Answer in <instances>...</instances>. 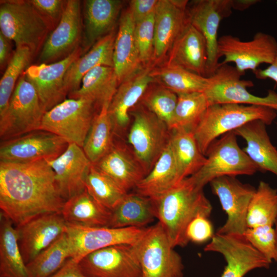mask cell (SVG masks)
Wrapping results in <instances>:
<instances>
[{
    "label": "cell",
    "instance_id": "6da1fadb",
    "mask_svg": "<svg viewBox=\"0 0 277 277\" xmlns=\"http://www.w3.org/2000/svg\"><path fill=\"white\" fill-rule=\"evenodd\" d=\"M65 201L46 160L17 163L0 162L1 213L16 226L38 215L61 213Z\"/></svg>",
    "mask_w": 277,
    "mask_h": 277
},
{
    "label": "cell",
    "instance_id": "7a4b0ae2",
    "mask_svg": "<svg viewBox=\"0 0 277 277\" xmlns=\"http://www.w3.org/2000/svg\"><path fill=\"white\" fill-rule=\"evenodd\" d=\"M153 201L156 219L174 248L184 247L189 242L186 231L194 218L199 215L209 217L212 210L203 189L196 186L189 177Z\"/></svg>",
    "mask_w": 277,
    "mask_h": 277
},
{
    "label": "cell",
    "instance_id": "3957f363",
    "mask_svg": "<svg viewBox=\"0 0 277 277\" xmlns=\"http://www.w3.org/2000/svg\"><path fill=\"white\" fill-rule=\"evenodd\" d=\"M277 116L276 110L269 107L238 104H217L209 106L193 131L203 154L217 138L253 121L270 125Z\"/></svg>",
    "mask_w": 277,
    "mask_h": 277
},
{
    "label": "cell",
    "instance_id": "277c9868",
    "mask_svg": "<svg viewBox=\"0 0 277 277\" xmlns=\"http://www.w3.org/2000/svg\"><path fill=\"white\" fill-rule=\"evenodd\" d=\"M0 32L15 48L26 47L34 56L53 29L29 0L1 1Z\"/></svg>",
    "mask_w": 277,
    "mask_h": 277
},
{
    "label": "cell",
    "instance_id": "5b68a950",
    "mask_svg": "<svg viewBox=\"0 0 277 277\" xmlns=\"http://www.w3.org/2000/svg\"><path fill=\"white\" fill-rule=\"evenodd\" d=\"M236 136L231 131L212 144L206 153L204 165L189 177L196 186L203 189L208 183L220 177L251 175L259 171L239 146Z\"/></svg>",
    "mask_w": 277,
    "mask_h": 277
},
{
    "label": "cell",
    "instance_id": "8992f818",
    "mask_svg": "<svg viewBox=\"0 0 277 277\" xmlns=\"http://www.w3.org/2000/svg\"><path fill=\"white\" fill-rule=\"evenodd\" d=\"M130 115L133 121L128 131V142L147 175L169 144L171 130L141 104L136 105Z\"/></svg>",
    "mask_w": 277,
    "mask_h": 277
},
{
    "label": "cell",
    "instance_id": "52a82bcc",
    "mask_svg": "<svg viewBox=\"0 0 277 277\" xmlns=\"http://www.w3.org/2000/svg\"><path fill=\"white\" fill-rule=\"evenodd\" d=\"M99 111L90 100L68 98L45 112L39 130L51 132L69 144L83 147Z\"/></svg>",
    "mask_w": 277,
    "mask_h": 277
},
{
    "label": "cell",
    "instance_id": "ba28073f",
    "mask_svg": "<svg viewBox=\"0 0 277 277\" xmlns=\"http://www.w3.org/2000/svg\"><path fill=\"white\" fill-rule=\"evenodd\" d=\"M45 112L35 89L23 73L6 112L0 116L1 141L39 130Z\"/></svg>",
    "mask_w": 277,
    "mask_h": 277
},
{
    "label": "cell",
    "instance_id": "9c48e42d",
    "mask_svg": "<svg viewBox=\"0 0 277 277\" xmlns=\"http://www.w3.org/2000/svg\"><path fill=\"white\" fill-rule=\"evenodd\" d=\"M142 277H183L181 255L160 222L149 227L136 245Z\"/></svg>",
    "mask_w": 277,
    "mask_h": 277
},
{
    "label": "cell",
    "instance_id": "30bf717a",
    "mask_svg": "<svg viewBox=\"0 0 277 277\" xmlns=\"http://www.w3.org/2000/svg\"><path fill=\"white\" fill-rule=\"evenodd\" d=\"M235 66L219 64L208 77L209 83L204 93L209 106L217 104L260 105L277 110V93L269 90L265 96L251 94L247 88L254 86L251 80L241 79L243 75Z\"/></svg>",
    "mask_w": 277,
    "mask_h": 277
},
{
    "label": "cell",
    "instance_id": "8fae6325",
    "mask_svg": "<svg viewBox=\"0 0 277 277\" xmlns=\"http://www.w3.org/2000/svg\"><path fill=\"white\" fill-rule=\"evenodd\" d=\"M277 54V41L271 35L258 32L248 41H241L231 34L223 35L218 39V54L224 60L220 64L233 63L243 74L253 72L263 64L270 65Z\"/></svg>",
    "mask_w": 277,
    "mask_h": 277
},
{
    "label": "cell",
    "instance_id": "7c38bea8",
    "mask_svg": "<svg viewBox=\"0 0 277 277\" xmlns=\"http://www.w3.org/2000/svg\"><path fill=\"white\" fill-rule=\"evenodd\" d=\"M147 227L110 228L87 227L67 223L66 234L71 259L78 262L88 254L108 246L128 244L135 245Z\"/></svg>",
    "mask_w": 277,
    "mask_h": 277
},
{
    "label": "cell",
    "instance_id": "4fadbf2b",
    "mask_svg": "<svg viewBox=\"0 0 277 277\" xmlns=\"http://www.w3.org/2000/svg\"><path fill=\"white\" fill-rule=\"evenodd\" d=\"M135 245H114L91 252L78 262L79 268L87 277H142Z\"/></svg>",
    "mask_w": 277,
    "mask_h": 277
},
{
    "label": "cell",
    "instance_id": "5bb4252c",
    "mask_svg": "<svg viewBox=\"0 0 277 277\" xmlns=\"http://www.w3.org/2000/svg\"><path fill=\"white\" fill-rule=\"evenodd\" d=\"M210 184L212 192L218 197L227 215L226 222L216 233L244 235L248 228V207L256 189L234 176L220 177Z\"/></svg>",
    "mask_w": 277,
    "mask_h": 277
},
{
    "label": "cell",
    "instance_id": "9a60e30c",
    "mask_svg": "<svg viewBox=\"0 0 277 277\" xmlns=\"http://www.w3.org/2000/svg\"><path fill=\"white\" fill-rule=\"evenodd\" d=\"M68 145L55 134L37 130L1 141L0 162L25 163L51 160L61 155Z\"/></svg>",
    "mask_w": 277,
    "mask_h": 277
},
{
    "label": "cell",
    "instance_id": "2e32d148",
    "mask_svg": "<svg viewBox=\"0 0 277 277\" xmlns=\"http://www.w3.org/2000/svg\"><path fill=\"white\" fill-rule=\"evenodd\" d=\"M83 30L81 2L68 0L60 22L50 32L43 46L38 64L53 63L71 54L81 46Z\"/></svg>",
    "mask_w": 277,
    "mask_h": 277
},
{
    "label": "cell",
    "instance_id": "e0dca14e",
    "mask_svg": "<svg viewBox=\"0 0 277 277\" xmlns=\"http://www.w3.org/2000/svg\"><path fill=\"white\" fill-rule=\"evenodd\" d=\"M205 251L221 254L226 265L221 277H244L258 268H268L271 262L256 250L244 235L215 233Z\"/></svg>",
    "mask_w": 277,
    "mask_h": 277
},
{
    "label": "cell",
    "instance_id": "ac0fdd59",
    "mask_svg": "<svg viewBox=\"0 0 277 277\" xmlns=\"http://www.w3.org/2000/svg\"><path fill=\"white\" fill-rule=\"evenodd\" d=\"M232 10L231 0H199L188 5L190 23L206 42V77L212 75L219 66L218 29L221 21L230 16Z\"/></svg>",
    "mask_w": 277,
    "mask_h": 277
},
{
    "label": "cell",
    "instance_id": "d6986e66",
    "mask_svg": "<svg viewBox=\"0 0 277 277\" xmlns=\"http://www.w3.org/2000/svg\"><path fill=\"white\" fill-rule=\"evenodd\" d=\"M83 54L81 46L65 58L51 64L30 65L23 72L34 87L46 111L66 99L64 77L72 63Z\"/></svg>",
    "mask_w": 277,
    "mask_h": 277
},
{
    "label": "cell",
    "instance_id": "ffe728a7",
    "mask_svg": "<svg viewBox=\"0 0 277 277\" xmlns=\"http://www.w3.org/2000/svg\"><path fill=\"white\" fill-rule=\"evenodd\" d=\"M15 227L27 264L66 232L67 223L61 213L51 212L35 216Z\"/></svg>",
    "mask_w": 277,
    "mask_h": 277
},
{
    "label": "cell",
    "instance_id": "44dd1931",
    "mask_svg": "<svg viewBox=\"0 0 277 277\" xmlns=\"http://www.w3.org/2000/svg\"><path fill=\"white\" fill-rule=\"evenodd\" d=\"M188 5L185 0H158L154 16V61L161 62L168 54L177 38L190 23Z\"/></svg>",
    "mask_w": 277,
    "mask_h": 277
},
{
    "label": "cell",
    "instance_id": "7402d4cb",
    "mask_svg": "<svg viewBox=\"0 0 277 277\" xmlns=\"http://www.w3.org/2000/svg\"><path fill=\"white\" fill-rule=\"evenodd\" d=\"M151 68L141 69L118 86L108 108L114 139L121 140L128 131L130 111L140 101L149 86L154 82Z\"/></svg>",
    "mask_w": 277,
    "mask_h": 277
},
{
    "label": "cell",
    "instance_id": "603a6c76",
    "mask_svg": "<svg viewBox=\"0 0 277 277\" xmlns=\"http://www.w3.org/2000/svg\"><path fill=\"white\" fill-rule=\"evenodd\" d=\"M47 162L53 170L57 189L65 201L85 190V179L92 163L82 147L69 144L61 155Z\"/></svg>",
    "mask_w": 277,
    "mask_h": 277
},
{
    "label": "cell",
    "instance_id": "cb8c5ba5",
    "mask_svg": "<svg viewBox=\"0 0 277 277\" xmlns=\"http://www.w3.org/2000/svg\"><path fill=\"white\" fill-rule=\"evenodd\" d=\"M93 165L127 192L146 175L131 147L118 139H114L109 151Z\"/></svg>",
    "mask_w": 277,
    "mask_h": 277
},
{
    "label": "cell",
    "instance_id": "d4e9b609",
    "mask_svg": "<svg viewBox=\"0 0 277 277\" xmlns=\"http://www.w3.org/2000/svg\"><path fill=\"white\" fill-rule=\"evenodd\" d=\"M83 54L98 41L114 31L123 7L120 0H87L83 2ZM82 54V55H83Z\"/></svg>",
    "mask_w": 277,
    "mask_h": 277
},
{
    "label": "cell",
    "instance_id": "484cf974",
    "mask_svg": "<svg viewBox=\"0 0 277 277\" xmlns=\"http://www.w3.org/2000/svg\"><path fill=\"white\" fill-rule=\"evenodd\" d=\"M207 58L204 37L189 23L172 45L166 64L175 65L206 77Z\"/></svg>",
    "mask_w": 277,
    "mask_h": 277
},
{
    "label": "cell",
    "instance_id": "4316f807",
    "mask_svg": "<svg viewBox=\"0 0 277 277\" xmlns=\"http://www.w3.org/2000/svg\"><path fill=\"white\" fill-rule=\"evenodd\" d=\"M134 27L135 23L127 8L120 16L114 44L113 68L119 85L141 69Z\"/></svg>",
    "mask_w": 277,
    "mask_h": 277
},
{
    "label": "cell",
    "instance_id": "83f0119b",
    "mask_svg": "<svg viewBox=\"0 0 277 277\" xmlns=\"http://www.w3.org/2000/svg\"><path fill=\"white\" fill-rule=\"evenodd\" d=\"M262 121H253L233 132L246 143L243 150L259 171H269L277 176V149L272 144Z\"/></svg>",
    "mask_w": 277,
    "mask_h": 277
},
{
    "label": "cell",
    "instance_id": "f1b7e54d",
    "mask_svg": "<svg viewBox=\"0 0 277 277\" xmlns=\"http://www.w3.org/2000/svg\"><path fill=\"white\" fill-rule=\"evenodd\" d=\"M183 180L169 142L151 171L134 189L135 192L154 201L175 187Z\"/></svg>",
    "mask_w": 277,
    "mask_h": 277
},
{
    "label": "cell",
    "instance_id": "f546056e",
    "mask_svg": "<svg viewBox=\"0 0 277 277\" xmlns=\"http://www.w3.org/2000/svg\"><path fill=\"white\" fill-rule=\"evenodd\" d=\"M115 37L113 31L98 41L87 52L72 63L64 77V85L68 95L80 88L84 75L94 68L98 66L113 67Z\"/></svg>",
    "mask_w": 277,
    "mask_h": 277
},
{
    "label": "cell",
    "instance_id": "4dcf8cb0",
    "mask_svg": "<svg viewBox=\"0 0 277 277\" xmlns=\"http://www.w3.org/2000/svg\"><path fill=\"white\" fill-rule=\"evenodd\" d=\"M61 214L67 224L109 227L112 211L95 200L85 189L65 202Z\"/></svg>",
    "mask_w": 277,
    "mask_h": 277
},
{
    "label": "cell",
    "instance_id": "1f68e13d",
    "mask_svg": "<svg viewBox=\"0 0 277 277\" xmlns=\"http://www.w3.org/2000/svg\"><path fill=\"white\" fill-rule=\"evenodd\" d=\"M118 85L113 67L98 66L84 75L80 88L68 97L90 100L100 111L103 107L109 106Z\"/></svg>",
    "mask_w": 277,
    "mask_h": 277
},
{
    "label": "cell",
    "instance_id": "d6a6232c",
    "mask_svg": "<svg viewBox=\"0 0 277 277\" xmlns=\"http://www.w3.org/2000/svg\"><path fill=\"white\" fill-rule=\"evenodd\" d=\"M156 217L154 201L136 192L127 193L112 210L109 227L144 228Z\"/></svg>",
    "mask_w": 277,
    "mask_h": 277
},
{
    "label": "cell",
    "instance_id": "836d02e7",
    "mask_svg": "<svg viewBox=\"0 0 277 277\" xmlns=\"http://www.w3.org/2000/svg\"><path fill=\"white\" fill-rule=\"evenodd\" d=\"M0 277H29L13 222L1 213Z\"/></svg>",
    "mask_w": 277,
    "mask_h": 277
},
{
    "label": "cell",
    "instance_id": "e575fe53",
    "mask_svg": "<svg viewBox=\"0 0 277 277\" xmlns=\"http://www.w3.org/2000/svg\"><path fill=\"white\" fill-rule=\"evenodd\" d=\"M170 143L182 179L195 173L205 163L206 156L201 151L192 131L171 130Z\"/></svg>",
    "mask_w": 277,
    "mask_h": 277
},
{
    "label": "cell",
    "instance_id": "d590c367",
    "mask_svg": "<svg viewBox=\"0 0 277 277\" xmlns=\"http://www.w3.org/2000/svg\"><path fill=\"white\" fill-rule=\"evenodd\" d=\"M150 74L154 81H156L177 95L204 92L209 83L208 77L175 65L165 64L161 67L151 69Z\"/></svg>",
    "mask_w": 277,
    "mask_h": 277
},
{
    "label": "cell",
    "instance_id": "8d00e7d4",
    "mask_svg": "<svg viewBox=\"0 0 277 277\" xmlns=\"http://www.w3.org/2000/svg\"><path fill=\"white\" fill-rule=\"evenodd\" d=\"M108 108V106L103 107L95 115L82 147L92 164L106 154L114 144Z\"/></svg>",
    "mask_w": 277,
    "mask_h": 277
},
{
    "label": "cell",
    "instance_id": "74e56055",
    "mask_svg": "<svg viewBox=\"0 0 277 277\" xmlns=\"http://www.w3.org/2000/svg\"><path fill=\"white\" fill-rule=\"evenodd\" d=\"M71 259L66 233L26 264L29 277H51Z\"/></svg>",
    "mask_w": 277,
    "mask_h": 277
},
{
    "label": "cell",
    "instance_id": "f35d334b",
    "mask_svg": "<svg viewBox=\"0 0 277 277\" xmlns=\"http://www.w3.org/2000/svg\"><path fill=\"white\" fill-rule=\"evenodd\" d=\"M277 219V190L261 181L249 204L247 215L248 228L273 226Z\"/></svg>",
    "mask_w": 277,
    "mask_h": 277
},
{
    "label": "cell",
    "instance_id": "ab89813d",
    "mask_svg": "<svg viewBox=\"0 0 277 277\" xmlns=\"http://www.w3.org/2000/svg\"><path fill=\"white\" fill-rule=\"evenodd\" d=\"M208 107L204 92L178 94L170 130L184 129L193 132Z\"/></svg>",
    "mask_w": 277,
    "mask_h": 277
},
{
    "label": "cell",
    "instance_id": "60d3db41",
    "mask_svg": "<svg viewBox=\"0 0 277 277\" xmlns=\"http://www.w3.org/2000/svg\"><path fill=\"white\" fill-rule=\"evenodd\" d=\"M85 186L95 200L111 211L128 193L92 164L86 176Z\"/></svg>",
    "mask_w": 277,
    "mask_h": 277
},
{
    "label": "cell",
    "instance_id": "b9f144b4",
    "mask_svg": "<svg viewBox=\"0 0 277 277\" xmlns=\"http://www.w3.org/2000/svg\"><path fill=\"white\" fill-rule=\"evenodd\" d=\"M34 57L31 50L26 47L15 48L0 81V116L5 113L8 108L19 77L30 66Z\"/></svg>",
    "mask_w": 277,
    "mask_h": 277
},
{
    "label": "cell",
    "instance_id": "7bdbcfd3",
    "mask_svg": "<svg viewBox=\"0 0 277 277\" xmlns=\"http://www.w3.org/2000/svg\"><path fill=\"white\" fill-rule=\"evenodd\" d=\"M177 102L175 93L154 82L149 86L140 101L143 107L164 122L170 130Z\"/></svg>",
    "mask_w": 277,
    "mask_h": 277
},
{
    "label": "cell",
    "instance_id": "ee69618b",
    "mask_svg": "<svg viewBox=\"0 0 277 277\" xmlns=\"http://www.w3.org/2000/svg\"><path fill=\"white\" fill-rule=\"evenodd\" d=\"M244 237L250 244L268 260L272 262L276 256V238L273 226L264 225L248 228Z\"/></svg>",
    "mask_w": 277,
    "mask_h": 277
},
{
    "label": "cell",
    "instance_id": "f6af8a7d",
    "mask_svg": "<svg viewBox=\"0 0 277 277\" xmlns=\"http://www.w3.org/2000/svg\"><path fill=\"white\" fill-rule=\"evenodd\" d=\"M154 13L135 24L134 37L142 64L153 59L154 45Z\"/></svg>",
    "mask_w": 277,
    "mask_h": 277
},
{
    "label": "cell",
    "instance_id": "bcb514c9",
    "mask_svg": "<svg viewBox=\"0 0 277 277\" xmlns=\"http://www.w3.org/2000/svg\"><path fill=\"white\" fill-rule=\"evenodd\" d=\"M29 2L48 22L53 30L60 22L68 1L29 0Z\"/></svg>",
    "mask_w": 277,
    "mask_h": 277
},
{
    "label": "cell",
    "instance_id": "7dc6e473",
    "mask_svg": "<svg viewBox=\"0 0 277 277\" xmlns=\"http://www.w3.org/2000/svg\"><path fill=\"white\" fill-rule=\"evenodd\" d=\"M213 228L208 217L199 215L194 218L188 224L186 235L189 242L203 243L214 236Z\"/></svg>",
    "mask_w": 277,
    "mask_h": 277
},
{
    "label": "cell",
    "instance_id": "c3c4849f",
    "mask_svg": "<svg viewBox=\"0 0 277 277\" xmlns=\"http://www.w3.org/2000/svg\"><path fill=\"white\" fill-rule=\"evenodd\" d=\"M158 0H132L128 8L135 24L154 13Z\"/></svg>",
    "mask_w": 277,
    "mask_h": 277
},
{
    "label": "cell",
    "instance_id": "681fc988",
    "mask_svg": "<svg viewBox=\"0 0 277 277\" xmlns=\"http://www.w3.org/2000/svg\"><path fill=\"white\" fill-rule=\"evenodd\" d=\"M14 51L12 50V41L0 32V67L6 68L10 63Z\"/></svg>",
    "mask_w": 277,
    "mask_h": 277
},
{
    "label": "cell",
    "instance_id": "f907efd6",
    "mask_svg": "<svg viewBox=\"0 0 277 277\" xmlns=\"http://www.w3.org/2000/svg\"><path fill=\"white\" fill-rule=\"evenodd\" d=\"M51 277H87L81 270L78 263L72 259L67 261L64 265Z\"/></svg>",
    "mask_w": 277,
    "mask_h": 277
},
{
    "label": "cell",
    "instance_id": "816d5d0a",
    "mask_svg": "<svg viewBox=\"0 0 277 277\" xmlns=\"http://www.w3.org/2000/svg\"><path fill=\"white\" fill-rule=\"evenodd\" d=\"M258 79H270L277 83V54L273 62L264 69H258L253 72Z\"/></svg>",
    "mask_w": 277,
    "mask_h": 277
},
{
    "label": "cell",
    "instance_id": "f5cc1de1",
    "mask_svg": "<svg viewBox=\"0 0 277 277\" xmlns=\"http://www.w3.org/2000/svg\"><path fill=\"white\" fill-rule=\"evenodd\" d=\"M259 2V0H231V6L233 10L244 11Z\"/></svg>",
    "mask_w": 277,
    "mask_h": 277
},
{
    "label": "cell",
    "instance_id": "db71d44e",
    "mask_svg": "<svg viewBox=\"0 0 277 277\" xmlns=\"http://www.w3.org/2000/svg\"><path fill=\"white\" fill-rule=\"evenodd\" d=\"M275 232H276V258L275 259V261L277 263V219H276V222H275Z\"/></svg>",
    "mask_w": 277,
    "mask_h": 277
},
{
    "label": "cell",
    "instance_id": "11a10c76",
    "mask_svg": "<svg viewBox=\"0 0 277 277\" xmlns=\"http://www.w3.org/2000/svg\"><path fill=\"white\" fill-rule=\"evenodd\" d=\"M276 112H277V110H276Z\"/></svg>",
    "mask_w": 277,
    "mask_h": 277
}]
</instances>
